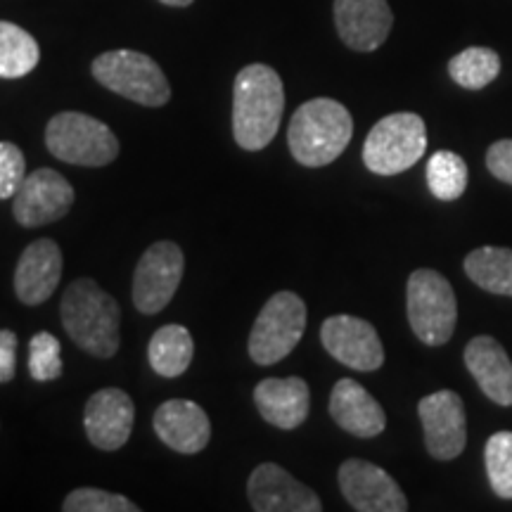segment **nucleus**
<instances>
[{
  "mask_svg": "<svg viewBox=\"0 0 512 512\" xmlns=\"http://www.w3.org/2000/svg\"><path fill=\"white\" fill-rule=\"evenodd\" d=\"M285 110L283 79L268 64L240 69L233 86V136L242 150L259 152L278 136Z\"/></svg>",
  "mask_w": 512,
  "mask_h": 512,
  "instance_id": "nucleus-1",
  "label": "nucleus"
},
{
  "mask_svg": "<svg viewBox=\"0 0 512 512\" xmlns=\"http://www.w3.org/2000/svg\"><path fill=\"white\" fill-rule=\"evenodd\" d=\"M62 325L76 347L95 358H112L119 351L121 309L91 278H79L64 292L60 304Z\"/></svg>",
  "mask_w": 512,
  "mask_h": 512,
  "instance_id": "nucleus-2",
  "label": "nucleus"
},
{
  "mask_svg": "<svg viewBox=\"0 0 512 512\" xmlns=\"http://www.w3.org/2000/svg\"><path fill=\"white\" fill-rule=\"evenodd\" d=\"M354 136V119L342 102L316 98L304 102L287 128V145L302 166H328L347 150Z\"/></svg>",
  "mask_w": 512,
  "mask_h": 512,
  "instance_id": "nucleus-3",
  "label": "nucleus"
},
{
  "mask_svg": "<svg viewBox=\"0 0 512 512\" xmlns=\"http://www.w3.org/2000/svg\"><path fill=\"white\" fill-rule=\"evenodd\" d=\"M93 76L107 91L145 107H162L171 98V86L162 67L138 50H110L93 60Z\"/></svg>",
  "mask_w": 512,
  "mask_h": 512,
  "instance_id": "nucleus-4",
  "label": "nucleus"
},
{
  "mask_svg": "<svg viewBox=\"0 0 512 512\" xmlns=\"http://www.w3.org/2000/svg\"><path fill=\"white\" fill-rule=\"evenodd\" d=\"M408 323L427 347H441L451 339L458 320V302L444 275L432 268H420L408 278L406 290Z\"/></svg>",
  "mask_w": 512,
  "mask_h": 512,
  "instance_id": "nucleus-5",
  "label": "nucleus"
},
{
  "mask_svg": "<svg viewBox=\"0 0 512 512\" xmlns=\"http://www.w3.org/2000/svg\"><path fill=\"white\" fill-rule=\"evenodd\" d=\"M427 150V126L420 114L396 112L377 121L363 145V162L377 176L411 169Z\"/></svg>",
  "mask_w": 512,
  "mask_h": 512,
  "instance_id": "nucleus-6",
  "label": "nucleus"
},
{
  "mask_svg": "<svg viewBox=\"0 0 512 512\" xmlns=\"http://www.w3.org/2000/svg\"><path fill=\"white\" fill-rule=\"evenodd\" d=\"M50 155L76 166H107L119 155V140L100 119L81 112H60L48 121Z\"/></svg>",
  "mask_w": 512,
  "mask_h": 512,
  "instance_id": "nucleus-7",
  "label": "nucleus"
},
{
  "mask_svg": "<svg viewBox=\"0 0 512 512\" xmlns=\"http://www.w3.org/2000/svg\"><path fill=\"white\" fill-rule=\"evenodd\" d=\"M306 330V304L299 294L278 292L268 299L249 332V356L259 366H273L290 356Z\"/></svg>",
  "mask_w": 512,
  "mask_h": 512,
  "instance_id": "nucleus-8",
  "label": "nucleus"
},
{
  "mask_svg": "<svg viewBox=\"0 0 512 512\" xmlns=\"http://www.w3.org/2000/svg\"><path fill=\"white\" fill-rule=\"evenodd\" d=\"M185 271L183 249L171 240L155 242L140 256L133 273V304L140 313L164 311L178 290Z\"/></svg>",
  "mask_w": 512,
  "mask_h": 512,
  "instance_id": "nucleus-9",
  "label": "nucleus"
},
{
  "mask_svg": "<svg viewBox=\"0 0 512 512\" xmlns=\"http://www.w3.org/2000/svg\"><path fill=\"white\" fill-rule=\"evenodd\" d=\"M74 204L72 183L55 169H36L24 178L12 197V214L19 226L41 228L69 214Z\"/></svg>",
  "mask_w": 512,
  "mask_h": 512,
  "instance_id": "nucleus-10",
  "label": "nucleus"
},
{
  "mask_svg": "<svg viewBox=\"0 0 512 512\" xmlns=\"http://www.w3.org/2000/svg\"><path fill=\"white\" fill-rule=\"evenodd\" d=\"M320 342L335 361L358 373H373L384 363L382 339L363 318L330 316L320 328Z\"/></svg>",
  "mask_w": 512,
  "mask_h": 512,
  "instance_id": "nucleus-11",
  "label": "nucleus"
},
{
  "mask_svg": "<svg viewBox=\"0 0 512 512\" xmlns=\"http://www.w3.org/2000/svg\"><path fill=\"white\" fill-rule=\"evenodd\" d=\"M339 489L358 512H406L408 498L396 479L368 460L349 458L339 467Z\"/></svg>",
  "mask_w": 512,
  "mask_h": 512,
  "instance_id": "nucleus-12",
  "label": "nucleus"
},
{
  "mask_svg": "<svg viewBox=\"0 0 512 512\" xmlns=\"http://www.w3.org/2000/svg\"><path fill=\"white\" fill-rule=\"evenodd\" d=\"M418 415L425 430L427 453L437 460H453L467 446L465 403L456 392H434L418 403Z\"/></svg>",
  "mask_w": 512,
  "mask_h": 512,
  "instance_id": "nucleus-13",
  "label": "nucleus"
},
{
  "mask_svg": "<svg viewBox=\"0 0 512 512\" xmlns=\"http://www.w3.org/2000/svg\"><path fill=\"white\" fill-rule=\"evenodd\" d=\"M136 406L124 389L107 387L95 392L83 411L88 441L100 451H119L131 439Z\"/></svg>",
  "mask_w": 512,
  "mask_h": 512,
  "instance_id": "nucleus-14",
  "label": "nucleus"
},
{
  "mask_svg": "<svg viewBox=\"0 0 512 512\" xmlns=\"http://www.w3.org/2000/svg\"><path fill=\"white\" fill-rule=\"evenodd\" d=\"M249 503L256 512H320L323 503L309 486L297 482L275 463H264L247 482Z\"/></svg>",
  "mask_w": 512,
  "mask_h": 512,
  "instance_id": "nucleus-15",
  "label": "nucleus"
},
{
  "mask_svg": "<svg viewBox=\"0 0 512 512\" xmlns=\"http://www.w3.org/2000/svg\"><path fill=\"white\" fill-rule=\"evenodd\" d=\"M335 27L344 46L373 53L387 41L394 12L387 0H335Z\"/></svg>",
  "mask_w": 512,
  "mask_h": 512,
  "instance_id": "nucleus-16",
  "label": "nucleus"
},
{
  "mask_svg": "<svg viewBox=\"0 0 512 512\" xmlns=\"http://www.w3.org/2000/svg\"><path fill=\"white\" fill-rule=\"evenodd\" d=\"M62 249L53 240H36L24 249L15 268V292L19 302L38 306L53 297L62 278Z\"/></svg>",
  "mask_w": 512,
  "mask_h": 512,
  "instance_id": "nucleus-17",
  "label": "nucleus"
},
{
  "mask_svg": "<svg viewBox=\"0 0 512 512\" xmlns=\"http://www.w3.org/2000/svg\"><path fill=\"white\" fill-rule=\"evenodd\" d=\"M254 403L273 427L297 430L309 418L311 389L302 377H266L256 384Z\"/></svg>",
  "mask_w": 512,
  "mask_h": 512,
  "instance_id": "nucleus-18",
  "label": "nucleus"
},
{
  "mask_svg": "<svg viewBox=\"0 0 512 512\" xmlns=\"http://www.w3.org/2000/svg\"><path fill=\"white\" fill-rule=\"evenodd\" d=\"M157 437L164 446L174 448L178 453H200L207 448L211 439L209 415L197 403L188 399H171L157 408L155 420Z\"/></svg>",
  "mask_w": 512,
  "mask_h": 512,
  "instance_id": "nucleus-19",
  "label": "nucleus"
},
{
  "mask_svg": "<svg viewBox=\"0 0 512 512\" xmlns=\"http://www.w3.org/2000/svg\"><path fill=\"white\" fill-rule=\"evenodd\" d=\"M330 415L344 432L358 439H373L387 427V415L368 389L351 377H344L335 384L330 394Z\"/></svg>",
  "mask_w": 512,
  "mask_h": 512,
  "instance_id": "nucleus-20",
  "label": "nucleus"
},
{
  "mask_svg": "<svg viewBox=\"0 0 512 512\" xmlns=\"http://www.w3.org/2000/svg\"><path fill=\"white\" fill-rule=\"evenodd\" d=\"M465 366L498 406H512V361L494 337L479 335L465 347Z\"/></svg>",
  "mask_w": 512,
  "mask_h": 512,
  "instance_id": "nucleus-21",
  "label": "nucleus"
},
{
  "mask_svg": "<svg viewBox=\"0 0 512 512\" xmlns=\"http://www.w3.org/2000/svg\"><path fill=\"white\" fill-rule=\"evenodd\" d=\"M195 356V342L183 325H164L150 339L147 358L157 375L178 377L190 368Z\"/></svg>",
  "mask_w": 512,
  "mask_h": 512,
  "instance_id": "nucleus-22",
  "label": "nucleus"
},
{
  "mask_svg": "<svg viewBox=\"0 0 512 512\" xmlns=\"http://www.w3.org/2000/svg\"><path fill=\"white\" fill-rule=\"evenodd\" d=\"M463 266L467 278L482 290L512 297V249L479 247L465 256Z\"/></svg>",
  "mask_w": 512,
  "mask_h": 512,
  "instance_id": "nucleus-23",
  "label": "nucleus"
},
{
  "mask_svg": "<svg viewBox=\"0 0 512 512\" xmlns=\"http://www.w3.org/2000/svg\"><path fill=\"white\" fill-rule=\"evenodd\" d=\"M41 60L36 38L12 22H0V79H22Z\"/></svg>",
  "mask_w": 512,
  "mask_h": 512,
  "instance_id": "nucleus-24",
  "label": "nucleus"
},
{
  "mask_svg": "<svg viewBox=\"0 0 512 512\" xmlns=\"http://www.w3.org/2000/svg\"><path fill=\"white\" fill-rule=\"evenodd\" d=\"M448 74L467 91H482L501 74V57L491 48H465L448 62Z\"/></svg>",
  "mask_w": 512,
  "mask_h": 512,
  "instance_id": "nucleus-25",
  "label": "nucleus"
},
{
  "mask_svg": "<svg viewBox=\"0 0 512 512\" xmlns=\"http://www.w3.org/2000/svg\"><path fill=\"white\" fill-rule=\"evenodd\" d=\"M427 185L441 202H453L467 190L465 159L451 150L434 152L427 162Z\"/></svg>",
  "mask_w": 512,
  "mask_h": 512,
  "instance_id": "nucleus-26",
  "label": "nucleus"
},
{
  "mask_svg": "<svg viewBox=\"0 0 512 512\" xmlns=\"http://www.w3.org/2000/svg\"><path fill=\"white\" fill-rule=\"evenodd\" d=\"M486 475L498 498H512V432H496L484 448Z\"/></svg>",
  "mask_w": 512,
  "mask_h": 512,
  "instance_id": "nucleus-27",
  "label": "nucleus"
},
{
  "mask_svg": "<svg viewBox=\"0 0 512 512\" xmlns=\"http://www.w3.org/2000/svg\"><path fill=\"white\" fill-rule=\"evenodd\" d=\"M60 339L50 332H38L29 342V373L36 382H53L62 375Z\"/></svg>",
  "mask_w": 512,
  "mask_h": 512,
  "instance_id": "nucleus-28",
  "label": "nucleus"
},
{
  "mask_svg": "<svg viewBox=\"0 0 512 512\" xmlns=\"http://www.w3.org/2000/svg\"><path fill=\"white\" fill-rule=\"evenodd\" d=\"M64 512H138L136 503L128 501L126 496L110 494L102 489H76L64 498Z\"/></svg>",
  "mask_w": 512,
  "mask_h": 512,
  "instance_id": "nucleus-29",
  "label": "nucleus"
},
{
  "mask_svg": "<svg viewBox=\"0 0 512 512\" xmlns=\"http://www.w3.org/2000/svg\"><path fill=\"white\" fill-rule=\"evenodd\" d=\"M24 178H27V159L15 143H0V200L15 197Z\"/></svg>",
  "mask_w": 512,
  "mask_h": 512,
  "instance_id": "nucleus-30",
  "label": "nucleus"
},
{
  "mask_svg": "<svg viewBox=\"0 0 512 512\" xmlns=\"http://www.w3.org/2000/svg\"><path fill=\"white\" fill-rule=\"evenodd\" d=\"M486 166L498 181L512 185V140H498L486 152Z\"/></svg>",
  "mask_w": 512,
  "mask_h": 512,
  "instance_id": "nucleus-31",
  "label": "nucleus"
},
{
  "mask_svg": "<svg viewBox=\"0 0 512 512\" xmlns=\"http://www.w3.org/2000/svg\"><path fill=\"white\" fill-rule=\"evenodd\" d=\"M17 373V335L0 330V384L10 382Z\"/></svg>",
  "mask_w": 512,
  "mask_h": 512,
  "instance_id": "nucleus-32",
  "label": "nucleus"
},
{
  "mask_svg": "<svg viewBox=\"0 0 512 512\" xmlns=\"http://www.w3.org/2000/svg\"><path fill=\"white\" fill-rule=\"evenodd\" d=\"M159 3L171 5V8H188V5L195 3V0H159Z\"/></svg>",
  "mask_w": 512,
  "mask_h": 512,
  "instance_id": "nucleus-33",
  "label": "nucleus"
}]
</instances>
